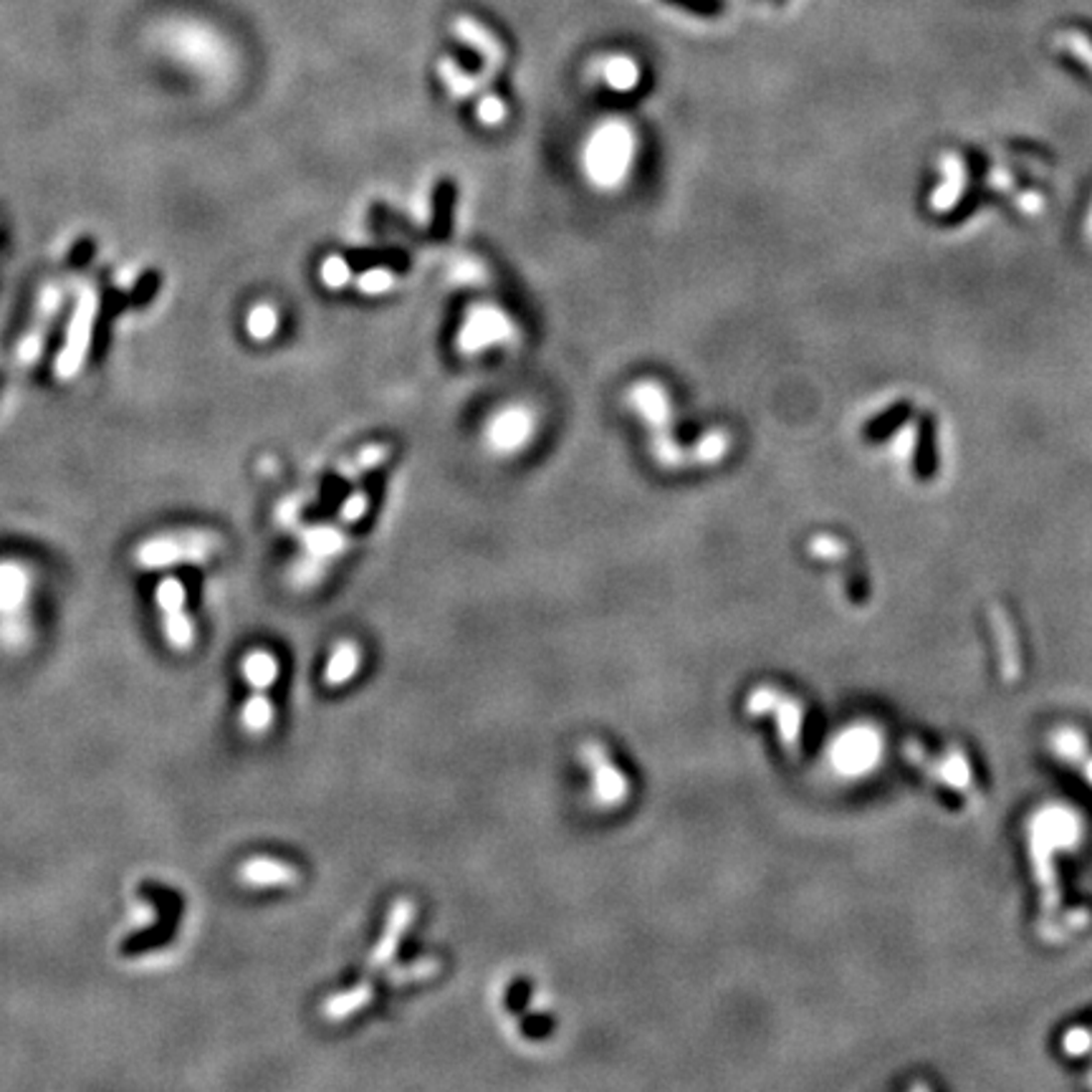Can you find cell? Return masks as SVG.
<instances>
[{"instance_id":"obj_19","label":"cell","mask_w":1092,"mask_h":1092,"mask_svg":"<svg viewBox=\"0 0 1092 1092\" xmlns=\"http://www.w3.org/2000/svg\"><path fill=\"white\" fill-rule=\"evenodd\" d=\"M1055 46L1075 56L1077 61L1092 71V41L1082 31H1060L1055 36Z\"/></svg>"},{"instance_id":"obj_14","label":"cell","mask_w":1092,"mask_h":1092,"mask_svg":"<svg viewBox=\"0 0 1092 1092\" xmlns=\"http://www.w3.org/2000/svg\"><path fill=\"white\" fill-rule=\"evenodd\" d=\"M529 415H524L521 410H509L499 417L491 435H494L496 445L504 447V450H511V447H519V442L524 440V437H529Z\"/></svg>"},{"instance_id":"obj_3","label":"cell","mask_w":1092,"mask_h":1092,"mask_svg":"<svg viewBox=\"0 0 1092 1092\" xmlns=\"http://www.w3.org/2000/svg\"><path fill=\"white\" fill-rule=\"evenodd\" d=\"M579 759L584 769L592 776V794L594 801L602 806H619L629 796V781L617 764L612 761L609 751L599 741H584L579 746Z\"/></svg>"},{"instance_id":"obj_8","label":"cell","mask_w":1092,"mask_h":1092,"mask_svg":"<svg viewBox=\"0 0 1092 1092\" xmlns=\"http://www.w3.org/2000/svg\"><path fill=\"white\" fill-rule=\"evenodd\" d=\"M941 172L943 180L941 185L933 190L931 198H928V208L936 210V213H951V210L961 203L963 193H966V162H963V157L956 155V152H946V155L941 157Z\"/></svg>"},{"instance_id":"obj_2","label":"cell","mask_w":1092,"mask_h":1092,"mask_svg":"<svg viewBox=\"0 0 1092 1092\" xmlns=\"http://www.w3.org/2000/svg\"><path fill=\"white\" fill-rule=\"evenodd\" d=\"M142 895L150 898L155 903V908L160 910V918H157L155 926H150L147 931L132 933L122 941V953L125 956H142V953H150L155 948L167 946V943L175 938L177 921L182 916V898L170 888H162L157 883H145L142 885Z\"/></svg>"},{"instance_id":"obj_24","label":"cell","mask_w":1092,"mask_h":1092,"mask_svg":"<svg viewBox=\"0 0 1092 1092\" xmlns=\"http://www.w3.org/2000/svg\"><path fill=\"white\" fill-rule=\"evenodd\" d=\"M811 552L820 554V557H838V554H843V544L830 539V536H820V539L811 541Z\"/></svg>"},{"instance_id":"obj_18","label":"cell","mask_w":1092,"mask_h":1092,"mask_svg":"<svg viewBox=\"0 0 1092 1092\" xmlns=\"http://www.w3.org/2000/svg\"><path fill=\"white\" fill-rule=\"evenodd\" d=\"M270 718H274V708L270 701L265 698V691H253L250 701L245 703L243 711V723L250 734H263L265 728L270 726Z\"/></svg>"},{"instance_id":"obj_28","label":"cell","mask_w":1092,"mask_h":1092,"mask_svg":"<svg viewBox=\"0 0 1092 1092\" xmlns=\"http://www.w3.org/2000/svg\"><path fill=\"white\" fill-rule=\"evenodd\" d=\"M364 511H367V501L359 499V496H357V499H352L347 506H344L342 516H344V519H347V521H357L359 516L364 514Z\"/></svg>"},{"instance_id":"obj_21","label":"cell","mask_w":1092,"mask_h":1092,"mask_svg":"<svg viewBox=\"0 0 1092 1092\" xmlns=\"http://www.w3.org/2000/svg\"><path fill=\"white\" fill-rule=\"evenodd\" d=\"M916 450H918V427H916V422H908V425L895 435L893 456L898 461H903V464H908V461H913Z\"/></svg>"},{"instance_id":"obj_5","label":"cell","mask_w":1092,"mask_h":1092,"mask_svg":"<svg viewBox=\"0 0 1092 1092\" xmlns=\"http://www.w3.org/2000/svg\"><path fill=\"white\" fill-rule=\"evenodd\" d=\"M746 711L751 716H764V713H774L776 723H779V736L784 741V746L794 749L796 741H799V726H801V706L794 698H786L781 693L771 691V688H759L749 696L746 701Z\"/></svg>"},{"instance_id":"obj_9","label":"cell","mask_w":1092,"mask_h":1092,"mask_svg":"<svg viewBox=\"0 0 1092 1092\" xmlns=\"http://www.w3.org/2000/svg\"><path fill=\"white\" fill-rule=\"evenodd\" d=\"M95 314H97L95 294H83V299L78 302L76 317H73V322H71V329H68V347H66V352L61 354V359H58V372H63V375H71V372L78 367L76 362L83 357V352H86L88 337H92V324H95Z\"/></svg>"},{"instance_id":"obj_4","label":"cell","mask_w":1092,"mask_h":1092,"mask_svg":"<svg viewBox=\"0 0 1092 1092\" xmlns=\"http://www.w3.org/2000/svg\"><path fill=\"white\" fill-rule=\"evenodd\" d=\"M589 172L599 185H612L619 180L629 162V132L619 125H609L599 132L589 155Z\"/></svg>"},{"instance_id":"obj_22","label":"cell","mask_w":1092,"mask_h":1092,"mask_svg":"<svg viewBox=\"0 0 1092 1092\" xmlns=\"http://www.w3.org/2000/svg\"><path fill=\"white\" fill-rule=\"evenodd\" d=\"M274 329H277V317H274V312H270L268 307H260L250 314V332L258 339L268 337Z\"/></svg>"},{"instance_id":"obj_6","label":"cell","mask_w":1092,"mask_h":1092,"mask_svg":"<svg viewBox=\"0 0 1092 1092\" xmlns=\"http://www.w3.org/2000/svg\"><path fill=\"white\" fill-rule=\"evenodd\" d=\"M412 921H415V903H412L410 898L395 900V905L390 908V916H387L385 921V928H382L380 938H377L375 948H372L370 953V963H367L370 971H380V968H385L387 963L395 958L397 948H400L405 933L410 931Z\"/></svg>"},{"instance_id":"obj_16","label":"cell","mask_w":1092,"mask_h":1092,"mask_svg":"<svg viewBox=\"0 0 1092 1092\" xmlns=\"http://www.w3.org/2000/svg\"><path fill=\"white\" fill-rule=\"evenodd\" d=\"M602 78L607 86L624 92V88H632L638 83V66L632 63V58L609 56L602 61Z\"/></svg>"},{"instance_id":"obj_26","label":"cell","mask_w":1092,"mask_h":1092,"mask_svg":"<svg viewBox=\"0 0 1092 1092\" xmlns=\"http://www.w3.org/2000/svg\"><path fill=\"white\" fill-rule=\"evenodd\" d=\"M504 115H506L504 105H501L499 100H494V97L484 100V105H481V117H484L489 125H496V122H499Z\"/></svg>"},{"instance_id":"obj_7","label":"cell","mask_w":1092,"mask_h":1092,"mask_svg":"<svg viewBox=\"0 0 1092 1092\" xmlns=\"http://www.w3.org/2000/svg\"><path fill=\"white\" fill-rule=\"evenodd\" d=\"M157 602L165 614V632L177 651H188L193 643V627L185 614V592L177 579H165L157 589Z\"/></svg>"},{"instance_id":"obj_1","label":"cell","mask_w":1092,"mask_h":1092,"mask_svg":"<svg viewBox=\"0 0 1092 1092\" xmlns=\"http://www.w3.org/2000/svg\"><path fill=\"white\" fill-rule=\"evenodd\" d=\"M220 549V539L213 531H182V534L157 536L137 549V564L145 569L170 567L177 562H205Z\"/></svg>"},{"instance_id":"obj_23","label":"cell","mask_w":1092,"mask_h":1092,"mask_svg":"<svg viewBox=\"0 0 1092 1092\" xmlns=\"http://www.w3.org/2000/svg\"><path fill=\"white\" fill-rule=\"evenodd\" d=\"M986 180H988V188L1002 190V193H1007V190L1015 188V177H1012L1010 172L1005 170V167H993V170H988Z\"/></svg>"},{"instance_id":"obj_25","label":"cell","mask_w":1092,"mask_h":1092,"mask_svg":"<svg viewBox=\"0 0 1092 1092\" xmlns=\"http://www.w3.org/2000/svg\"><path fill=\"white\" fill-rule=\"evenodd\" d=\"M324 279L329 282V287H342V282H347V265L342 260H329L324 265Z\"/></svg>"},{"instance_id":"obj_29","label":"cell","mask_w":1092,"mask_h":1092,"mask_svg":"<svg viewBox=\"0 0 1092 1092\" xmlns=\"http://www.w3.org/2000/svg\"><path fill=\"white\" fill-rule=\"evenodd\" d=\"M1085 235L1092 243V205H1090V210H1087V218H1085Z\"/></svg>"},{"instance_id":"obj_10","label":"cell","mask_w":1092,"mask_h":1092,"mask_svg":"<svg viewBox=\"0 0 1092 1092\" xmlns=\"http://www.w3.org/2000/svg\"><path fill=\"white\" fill-rule=\"evenodd\" d=\"M238 878L253 888H270V885H294L299 880V873L282 860L253 858L240 865Z\"/></svg>"},{"instance_id":"obj_13","label":"cell","mask_w":1092,"mask_h":1092,"mask_svg":"<svg viewBox=\"0 0 1092 1092\" xmlns=\"http://www.w3.org/2000/svg\"><path fill=\"white\" fill-rule=\"evenodd\" d=\"M452 31L459 33L464 41H469L474 48H479V51L484 53L494 66L501 61V58H504V51H501L499 41H496V38L491 36L484 26H479L474 18H459V21L452 23Z\"/></svg>"},{"instance_id":"obj_27","label":"cell","mask_w":1092,"mask_h":1092,"mask_svg":"<svg viewBox=\"0 0 1092 1092\" xmlns=\"http://www.w3.org/2000/svg\"><path fill=\"white\" fill-rule=\"evenodd\" d=\"M1017 205H1020L1027 215H1037L1045 208V200H1042L1040 193H1032L1030 190V193H1022L1020 198H1017Z\"/></svg>"},{"instance_id":"obj_17","label":"cell","mask_w":1092,"mask_h":1092,"mask_svg":"<svg viewBox=\"0 0 1092 1092\" xmlns=\"http://www.w3.org/2000/svg\"><path fill=\"white\" fill-rule=\"evenodd\" d=\"M437 971H440V961H437V958H420V961H412L407 963V966H397L392 968V971H387L385 981L402 986V983L422 981V978L435 976Z\"/></svg>"},{"instance_id":"obj_15","label":"cell","mask_w":1092,"mask_h":1092,"mask_svg":"<svg viewBox=\"0 0 1092 1092\" xmlns=\"http://www.w3.org/2000/svg\"><path fill=\"white\" fill-rule=\"evenodd\" d=\"M243 676L245 681L253 686V691H265L270 688V683L277 681L279 676V663L270 653H250L243 663Z\"/></svg>"},{"instance_id":"obj_12","label":"cell","mask_w":1092,"mask_h":1092,"mask_svg":"<svg viewBox=\"0 0 1092 1092\" xmlns=\"http://www.w3.org/2000/svg\"><path fill=\"white\" fill-rule=\"evenodd\" d=\"M359 661H362V653H359L357 643L347 641L339 643L337 651L332 653L327 663V673H324V681L327 686H342V683L352 681L359 671Z\"/></svg>"},{"instance_id":"obj_20","label":"cell","mask_w":1092,"mask_h":1092,"mask_svg":"<svg viewBox=\"0 0 1092 1092\" xmlns=\"http://www.w3.org/2000/svg\"><path fill=\"white\" fill-rule=\"evenodd\" d=\"M26 579L16 567H0V607H13L23 599Z\"/></svg>"},{"instance_id":"obj_11","label":"cell","mask_w":1092,"mask_h":1092,"mask_svg":"<svg viewBox=\"0 0 1092 1092\" xmlns=\"http://www.w3.org/2000/svg\"><path fill=\"white\" fill-rule=\"evenodd\" d=\"M372 998H375V986H372L370 981H362L349 988V991L334 993L332 998H327L322 1007V1015L324 1020L329 1022H342L347 1020V1017L357 1015V1012L364 1010L367 1005H372Z\"/></svg>"}]
</instances>
